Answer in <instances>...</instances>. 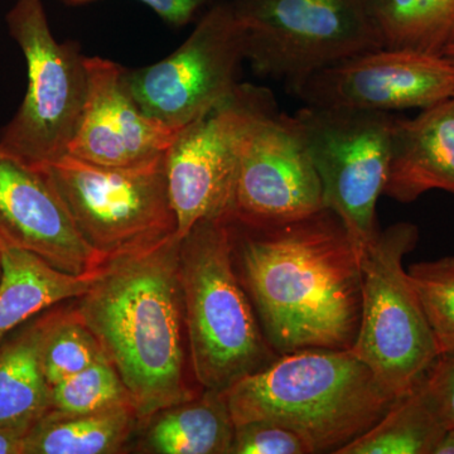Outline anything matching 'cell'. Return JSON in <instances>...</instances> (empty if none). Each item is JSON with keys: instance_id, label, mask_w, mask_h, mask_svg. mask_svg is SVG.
I'll return each instance as SVG.
<instances>
[{"instance_id": "obj_21", "label": "cell", "mask_w": 454, "mask_h": 454, "mask_svg": "<svg viewBox=\"0 0 454 454\" xmlns=\"http://www.w3.org/2000/svg\"><path fill=\"white\" fill-rule=\"evenodd\" d=\"M447 430L423 376L372 429L336 454H433Z\"/></svg>"}, {"instance_id": "obj_4", "label": "cell", "mask_w": 454, "mask_h": 454, "mask_svg": "<svg viewBox=\"0 0 454 454\" xmlns=\"http://www.w3.org/2000/svg\"><path fill=\"white\" fill-rule=\"evenodd\" d=\"M179 274L191 365L203 390L225 393L279 356L236 270L230 217L200 221L182 239Z\"/></svg>"}, {"instance_id": "obj_24", "label": "cell", "mask_w": 454, "mask_h": 454, "mask_svg": "<svg viewBox=\"0 0 454 454\" xmlns=\"http://www.w3.org/2000/svg\"><path fill=\"white\" fill-rule=\"evenodd\" d=\"M124 405L134 406L129 391L106 356L51 387V409L59 413H97Z\"/></svg>"}, {"instance_id": "obj_25", "label": "cell", "mask_w": 454, "mask_h": 454, "mask_svg": "<svg viewBox=\"0 0 454 454\" xmlns=\"http://www.w3.org/2000/svg\"><path fill=\"white\" fill-rule=\"evenodd\" d=\"M419 297L439 354L454 349V256L420 262L406 269Z\"/></svg>"}, {"instance_id": "obj_31", "label": "cell", "mask_w": 454, "mask_h": 454, "mask_svg": "<svg viewBox=\"0 0 454 454\" xmlns=\"http://www.w3.org/2000/svg\"><path fill=\"white\" fill-rule=\"evenodd\" d=\"M443 55L454 59V43L450 44V46L448 47L446 51H444Z\"/></svg>"}, {"instance_id": "obj_15", "label": "cell", "mask_w": 454, "mask_h": 454, "mask_svg": "<svg viewBox=\"0 0 454 454\" xmlns=\"http://www.w3.org/2000/svg\"><path fill=\"white\" fill-rule=\"evenodd\" d=\"M0 245L37 254L74 276L97 271L107 262L82 240L46 173L3 151Z\"/></svg>"}, {"instance_id": "obj_17", "label": "cell", "mask_w": 454, "mask_h": 454, "mask_svg": "<svg viewBox=\"0 0 454 454\" xmlns=\"http://www.w3.org/2000/svg\"><path fill=\"white\" fill-rule=\"evenodd\" d=\"M0 339L56 304L82 297L104 267L74 276L51 267L37 254L20 247L0 245Z\"/></svg>"}, {"instance_id": "obj_16", "label": "cell", "mask_w": 454, "mask_h": 454, "mask_svg": "<svg viewBox=\"0 0 454 454\" xmlns=\"http://www.w3.org/2000/svg\"><path fill=\"white\" fill-rule=\"evenodd\" d=\"M433 190L454 195V98L414 119L395 116L391 130L384 195L411 203Z\"/></svg>"}, {"instance_id": "obj_10", "label": "cell", "mask_w": 454, "mask_h": 454, "mask_svg": "<svg viewBox=\"0 0 454 454\" xmlns=\"http://www.w3.org/2000/svg\"><path fill=\"white\" fill-rule=\"evenodd\" d=\"M274 104L268 89L238 83L231 94L179 131L166 153L176 239L182 240L200 221L230 217L245 134Z\"/></svg>"}, {"instance_id": "obj_19", "label": "cell", "mask_w": 454, "mask_h": 454, "mask_svg": "<svg viewBox=\"0 0 454 454\" xmlns=\"http://www.w3.org/2000/svg\"><path fill=\"white\" fill-rule=\"evenodd\" d=\"M146 442L160 454H230L235 424L225 395L203 390L201 395L160 411Z\"/></svg>"}, {"instance_id": "obj_1", "label": "cell", "mask_w": 454, "mask_h": 454, "mask_svg": "<svg viewBox=\"0 0 454 454\" xmlns=\"http://www.w3.org/2000/svg\"><path fill=\"white\" fill-rule=\"evenodd\" d=\"M231 230L238 274L270 348L351 349L363 306L361 254L340 217L325 207L276 225L231 220Z\"/></svg>"}, {"instance_id": "obj_28", "label": "cell", "mask_w": 454, "mask_h": 454, "mask_svg": "<svg viewBox=\"0 0 454 454\" xmlns=\"http://www.w3.org/2000/svg\"><path fill=\"white\" fill-rule=\"evenodd\" d=\"M70 7L90 4L98 0H61ZM145 3L170 26L184 27L190 23L205 7L207 0H138Z\"/></svg>"}, {"instance_id": "obj_9", "label": "cell", "mask_w": 454, "mask_h": 454, "mask_svg": "<svg viewBox=\"0 0 454 454\" xmlns=\"http://www.w3.org/2000/svg\"><path fill=\"white\" fill-rule=\"evenodd\" d=\"M324 192L325 207L363 255L378 235L376 205L389 175L391 113L306 106L294 114Z\"/></svg>"}, {"instance_id": "obj_32", "label": "cell", "mask_w": 454, "mask_h": 454, "mask_svg": "<svg viewBox=\"0 0 454 454\" xmlns=\"http://www.w3.org/2000/svg\"><path fill=\"white\" fill-rule=\"evenodd\" d=\"M2 270H3V267H2V252H0V278H2Z\"/></svg>"}, {"instance_id": "obj_18", "label": "cell", "mask_w": 454, "mask_h": 454, "mask_svg": "<svg viewBox=\"0 0 454 454\" xmlns=\"http://www.w3.org/2000/svg\"><path fill=\"white\" fill-rule=\"evenodd\" d=\"M47 309L0 339V427L27 426L51 409L41 363Z\"/></svg>"}, {"instance_id": "obj_22", "label": "cell", "mask_w": 454, "mask_h": 454, "mask_svg": "<svg viewBox=\"0 0 454 454\" xmlns=\"http://www.w3.org/2000/svg\"><path fill=\"white\" fill-rule=\"evenodd\" d=\"M384 49L443 55L454 43V0H367Z\"/></svg>"}, {"instance_id": "obj_6", "label": "cell", "mask_w": 454, "mask_h": 454, "mask_svg": "<svg viewBox=\"0 0 454 454\" xmlns=\"http://www.w3.org/2000/svg\"><path fill=\"white\" fill-rule=\"evenodd\" d=\"M9 35L26 59L27 91L0 129V151L43 168L67 155L88 97L86 56L77 42H59L43 0H14L5 16Z\"/></svg>"}, {"instance_id": "obj_2", "label": "cell", "mask_w": 454, "mask_h": 454, "mask_svg": "<svg viewBox=\"0 0 454 454\" xmlns=\"http://www.w3.org/2000/svg\"><path fill=\"white\" fill-rule=\"evenodd\" d=\"M179 244L172 236L107 260L74 309L121 375L139 419L197 396L186 379Z\"/></svg>"}, {"instance_id": "obj_7", "label": "cell", "mask_w": 454, "mask_h": 454, "mask_svg": "<svg viewBox=\"0 0 454 454\" xmlns=\"http://www.w3.org/2000/svg\"><path fill=\"white\" fill-rule=\"evenodd\" d=\"M244 56L256 76L291 86L349 59L384 49L367 0H231Z\"/></svg>"}, {"instance_id": "obj_26", "label": "cell", "mask_w": 454, "mask_h": 454, "mask_svg": "<svg viewBox=\"0 0 454 454\" xmlns=\"http://www.w3.org/2000/svg\"><path fill=\"white\" fill-rule=\"evenodd\" d=\"M230 454H312L309 444L286 427L265 420L235 426Z\"/></svg>"}, {"instance_id": "obj_5", "label": "cell", "mask_w": 454, "mask_h": 454, "mask_svg": "<svg viewBox=\"0 0 454 454\" xmlns=\"http://www.w3.org/2000/svg\"><path fill=\"white\" fill-rule=\"evenodd\" d=\"M419 240V229L399 223L379 231L361 255L363 306L352 354L391 395L411 389L433 365L439 349L404 258Z\"/></svg>"}, {"instance_id": "obj_23", "label": "cell", "mask_w": 454, "mask_h": 454, "mask_svg": "<svg viewBox=\"0 0 454 454\" xmlns=\"http://www.w3.org/2000/svg\"><path fill=\"white\" fill-rule=\"evenodd\" d=\"M106 356L94 333L73 310L47 309L41 363L50 387Z\"/></svg>"}, {"instance_id": "obj_13", "label": "cell", "mask_w": 454, "mask_h": 454, "mask_svg": "<svg viewBox=\"0 0 454 454\" xmlns=\"http://www.w3.org/2000/svg\"><path fill=\"white\" fill-rule=\"evenodd\" d=\"M306 106L391 113L454 98V59L380 49L343 59L293 86Z\"/></svg>"}, {"instance_id": "obj_20", "label": "cell", "mask_w": 454, "mask_h": 454, "mask_svg": "<svg viewBox=\"0 0 454 454\" xmlns=\"http://www.w3.org/2000/svg\"><path fill=\"white\" fill-rule=\"evenodd\" d=\"M138 419L131 405L89 414H64L50 409L27 433L25 454L116 453Z\"/></svg>"}, {"instance_id": "obj_27", "label": "cell", "mask_w": 454, "mask_h": 454, "mask_svg": "<svg viewBox=\"0 0 454 454\" xmlns=\"http://www.w3.org/2000/svg\"><path fill=\"white\" fill-rule=\"evenodd\" d=\"M430 395L448 429H454V349L442 352L424 375Z\"/></svg>"}, {"instance_id": "obj_12", "label": "cell", "mask_w": 454, "mask_h": 454, "mask_svg": "<svg viewBox=\"0 0 454 454\" xmlns=\"http://www.w3.org/2000/svg\"><path fill=\"white\" fill-rule=\"evenodd\" d=\"M322 208L321 181L300 124L274 104L245 134L230 219L244 226L276 225Z\"/></svg>"}, {"instance_id": "obj_29", "label": "cell", "mask_w": 454, "mask_h": 454, "mask_svg": "<svg viewBox=\"0 0 454 454\" xmlns=\"http://www.w3.org/2000/svg\"><path fill=\"white\" fill-rule=\"evenodd\" d=\"M32 427H0V454H25L27 433Z\"/></svg>"}, {"instance_id": "obj_8", "label": "cell", "mask_w": 454, "mask_h": 454, "mask_svg": "<svg viewBox=\"0 0 454 454\" xmlns=\"http://www.w3.org/2000/svg\"><path fill=\"white\" fill-rule=\"evenodd\" d=\"M82 240L106 260L176 236L166 155L138 167H104L73 155L41 168Z\"/></svg>"}, {"instance_id": "obj_30", "label": "cell", "mask_w": 454, "mask_h": 454, "mask_svg": "<svg viewBox=\"0 0 454 454\" xmlns=\"http://www.w3.org/2000/svg\"><path fill=\"white\" fill-rule=\"evenodd\" d=\"M433 454H454V429H448Z\"/></svg>"}, {"instance_id": "obj_11", "label": "cell", "mask_w": 454, "mask_h": 454, "mask_svg": "<svg viewBox=\"0 0 454 454\" xmlns=\"http://www.w3.org/2000/svg\"><path fill=\"white\" fill-rule=\"evenodd\" d=\"M244 59L243 29L232 3L219 2L178 50L157 64L125 70V79L146 115L182 130L231 94Z\"/></svg>"}, {"instance_id": "obj_14", "label": "cell", "mask_w": 454, "mask_h": 454, "mask_svg": "<svg viewBox=\"0 0 454 454\" xmlns=\"http://www.w3.org/2000/svg\"><path fill=\"white\" fill-rule=\"evenodd\" d=\"M88 97L68 155L104 167H138L166 155L181 130L143 112L131 94L127 68L86 56Z\"/></svg>"}, {"instance_id": "obj_3", "label": "cell", "mask_w": 454, "mask_h": 454, "mask_svg": "<svg viewBox=\"0 0 454 454\" xmlns=\"http://www.w3.org/2000/svg\"><path fill=\"white\" fill-rule=\"evenodd\" d=\"M235 426L265 420L300 434L312 453H333L365 434L397 397L351 349L279 355L223 393Z\"/></svg>"}]
</instances>
